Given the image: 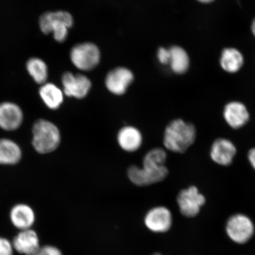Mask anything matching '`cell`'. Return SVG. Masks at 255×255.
Segmentation results:
<instances>
[{
	"label": "cell",
	"instance_id": "obj_9",
	"mask_svg": "<svg viewBox=\"0 0 255 255\" xmlns=\"http://www.w3.org/2000/svg\"><path fill=\"white\" fill-rule=\"evenodd\" d=\"M24 120L23 111L18 105L9 101L0 103V129L15 131L20 128Z\"/></svg>",
	"mask_w": 255,
	"mask_h": 255
},
{
	"label": "cell",
	"instance_id": "obj_14",
	"mask_svg": "<svg viewBox=\"0 0 255 255\" xmlns=\"http://www.w3.org/2000/svg\"><path fill=\"white\" fill-rule=\"evenodd\" d=\"M223 117L232 128L243 127L250 120V113L245 105L239 101H232L225 105Z\"/></svg>",
	"mask_w": 255,
	"mask_h": 255
},
{
	"label": "cell",
	"instance_id": "obj_19",
	"mask_svg": "<svg viewBox=\"0 0 255 255\" xmlns=\"http://www.w3.org/2000/svg\"><path fill=\"white\" fill-rule=\"evenodd\" d=\"M39 94L41 100L49 110H58L63 103L65 95L63 90L52 83L41 85Z\"/></svg>",
	"mask_w": 255,
	"mask_h": 255
},
{
	"label": "cell",
	"instance_id": "obj_5",
	"mask_svg": "<svg viewBox=\"0 0 255 255\" xmlns=\"http://www.w3.org/2000/svg\"><path fill=\"white\" fill-rule=\"evenodd\" d=\"M101 57L98 47L90 42L76 44L70 53L73 65L82 71H90L95 69L100 63Z\"/></svg>",
	"mask_w": 255,
	"mask_h": 255
},
{
	"label": "cell",
	"instance_id": "obj_25",
	"mask_svg": "<svg viewBox=\"0 0 255 255\" xmlns=\"http://www.w3.org/2000/svg\"><path fill=\"white\" fill-rule=\"evenodd\" d=\"M248 157L252 166L255 170V148H252L249 151Z\"/></svg>",
	"mask_w": 255,
	"mask_h": 255
},
{
	"label": "cell",
	"instance_id": "obj_24",
	"mask_svg": "<svg viewBox=\"0 0 255 255\" xmlns=\"http://www.w3.org/2000/svg\"><path fill=\"white\" fill-rule=\"evenodd\" d=\"M157 59L162 65H168L170 63V55L168 49L159 47L157 51Z\"/></svg>",
	"mask_w": 255,
	"mask_h": 255
},
{
	"label": "cell",
	"instance_id": "obj_12",
	"mask_svg": "<svg viewBox=\"0 0 255 255\" xmlns=\"http://www.w3.org/2000/svg\"><path fill=\"white\" fill-rule=\"evenodd\" d=\"M12 244L14 251L23 255H34L41 247L39 236L32 229L19 231Z\"/></svg>",
	"mask_w": 255,
	"mask_h": 255
},
{
	"label": "cell",
	"instance_id": "obj_22",
	"mask_svg": "<svg viewBox=\"0 0 255 255\" xmlns=\"http://www.w3.org/2000/svg\"><path fill=\"white\" fill-rule=\"evenodd\" d=\"M14 248L12 241L8 239L0 237V255H13Z\"/></svg>",
	"mask_w": 255,
	"mask_h": 255
},
{
	"label": "cell",
	"instance_id": "obj_7",
	"mask_svg": "<svg viewBox=\"0 0 255 255\" xmlns=\"http://www.w3.org/2000/svg\"><path fill=\"white\" fill-rule=\"evenodd\" d=\"M177 202L181 214L187 218H193L199 214L206 199L196 187L192 186L180 191Z\"/></svg>",
	"mask_w": 255,
	"mask_h": 255
},
{
	"label": "cell",
	"instance_id": "obj_15",
	"mask_svg": "<svg viewBox=\"0 0 255 255\" xmlns=\"http://www.w3.org/2000/svg\"><path fill=\"white\" fill-rule=\"evenodd\" d=\"M237 154V148L230 140L218 138L213 143L210 157L216 163L224 166L231 164Z\"/></svg>",
	"mask_w": 255,
	"mask_h": 255
},
{
	"label": "cell",
	"instance_id": "obj_20",
	"mask_svg": "<svg viewBox=\"0 0 255 255\" xmlns=\"http://www.w3.org/2000/svg\"><path fill=\"white\" fill-rule=\"evenodd\" d=\"M168 49L170 55L169 65L171 71L177 75H183L189 71L190 59L187 51L179 46H173Z\"/></svg>",
	"mask_w": 255,
	"mask_h": 255
},
{
	"label": "cell",
	"instance_id": "obj_10",
	"mask_svg": "<svg viewBox=\"0 0 255 255\" xmlns=\"http://www.w3.org/2000/svg\"><path fill=\"white\" fill-rule=\"evenodd\" d=\"M134 76L129 69L119 67L108 72L105 84L108 91L116 95H123L132 84Z\"/></svg>",
	"mask_w": 255,
	"mask_h": 255
},
{
	"label": "cell",
	"instance_id": "obj_27",
	"mask_svg": "<svg viewBox=\"0 0 255 255\" xmlns=\"http://www.w3.org/2000/svg\"><path fill=\"white\" fill-rule=\"evenodd\" d=\"M251 30L252 32V34H253L255 39V17L253 19V20L252 21L251 25Z\"/></svg>",
	"mask_w": 255,
	"mask_h": 255
},
{
	"label": "cell",
	"instance_id": "obj_2",
	"mask_svg": "<svg viewBox=\"0 0 255 255\" xmlns=\"http://www.w3.org/2000/svg\"><path fill=\"white\" fill-rule=\"evenodd\" d=\"M31 133L32 146L38 154H50L56 151L61 143L59 127L50 120L40 119L35 121Z\"/></svg>",
	"mask_w": 255,
	"mask_h": 255
},
{
	"label": "cell",
	"instance_id": "obj_23",
	"mask_svg": "<svg viewBox=\"0 0 255 255\" xmlns=\"http://www.w3.org/2000/svg\"><path fill=\"white\" fill-rule=\"evenodd\" d=\"M34 255H63L59 248L52 245H44Z\"/></svg>",
	"mask_w": 255,
	"mask_h": 255
},
{
	"label": "cell",
	"instance_id": "obj_6",
	"mask_svg": "<svg viewBox=\"0 0 255 255\" xmlns=\"http://www.w3.org/2000/svg\"><path fill=\"white\" fill-rule=\"evenodd\" d=\"M254 232L253 221L243 214L232 216L226 225V232L229 237L239 244L247 243L253 237Z\"/></svg>",
	"mask_w": 255,
	"mask_h": 255
},
{
	"label": "cell",
	"instance_id": "obj_28",
	"mask_svg": "<svg viewBox=\"0 0 255 255\" xmlns=\"http://www.w3.org/2000/svg\"><path fill=\"white\" fill-rule=\"evenodd\" d=\"M154 255H162L159 254H154Z\"/></svg>",
	"mask_w": 255,
	"mask_h": 255
},
{
	"label": "cell",
	"instance_id": "obj_3",
	"mask_svg": "<svg viewBox=\"0 0 255 255\" xmlns=\"http://www.w3.org/2000/svg\"><path fill=\"white\" fill-rule=\"evenodd\" d=\"M196 138V129L192 124L182 120L172 121L165 128L163 143L168 150L176 153H184Z\"/></svg>",
	"mask_w": 255,
	"mask_h": 255
},
{
	"label": "cell",
	"instance_id": "obj_11",
	"mask_svg": "<svg viewBox=\"0 0 255 255\" xmlns=\"http://www.w3.org/2000/svg\"><path fill=\"white\" fill-rule=\"evenodd\" d=\"M173 222L171 213L167 207H154L146 213L144 219L146 227L155 233L167 232Z\"/></svg>",
	"mask_w": 255,
	"mask_h": 255
},
{
	"label": "cell",
	"instance_id": "obj_17",
	"mask_svg": "<svg viewBox=\"0 0 255 255\" xmlns=\"http://www.w3.org/2000/svg\"><path fill=\"white\" fill-rule=\"evenodd\" d=\"M22 157L23 150L18 143L10 138H0V165L17 164Z\"/></svg>",
	"mask_w": 255,
	"mask_h": 255
},
{
	"label": "cell",
	"instance_id": "obj_26",
	"mask_svg": "<svg viewBox=\"0 0 255 255\" xmlns=\"http://www.w3.org/2000/svg\"><path fill=\"white\" fill-rule=\"evenodd\" d=\"M196 1L201 3V4H210L216 1V0H196Z\"/></svg>",
	"mask_w": 255,
	"mask_h": 255
},
{
	"label": "cell",
	"instance_id": "obj_18",
	"mask_svg": "<svg viewBox=\"0 0 255 255\" xmlns=\"http://www.w3.org/2000/svg\"><path fill=\"white\" fill-rule=\"evenodd\" d=\"M117 141L121 148L127 152H135L141 147L142 135L138 129L132 126H126L120 130Z\"/></svg>",
	"mask_w": 255,
	"mask_h": 255
},
{
	"label": "cell",
	"instance_id": "obj_4",
	"mask_svg": "<svg viewBox=\"0 0 255 255\" xmlns=\"http://www.w3.org/2000/svg\"><path fill=\"white\" fill-rule=\"evenodd\" d=\"M74 23L71 13L66 11H48L40 17V30L45 34L52 33L55 40L63 43L67 39L69 29Z\"/></svg>",
	"mask_w": 255,
	"mask_h": 255
},
{
	"label": "cell",
	"instance_id": "obj_8",
	"mask_svg": "<svg viewBox=\"0 0 255 255\" xmlns=\"http://www.w3.org/2000/svg\"><path fill=\"white\" fill-rule=\"evenodd\" d=\"M62 84L64 95L78 100L87 97L92 87L91 80L87 76L69 72L62 75Z\"/></svg>",
	"mask_w": 255,
	"mask_h": 255
},
{
	"label": "cell",
	"instance_id": "obj_13",
	"mask_svg": "<svg viewBox=\"0 0 255 255\" xmlns=\"http://www.w3.org/2000/svg\"><path fill=\"white\" fill-rule=\"evenodd\" d=\"M9 220L19 231L32 229L36 221V214L32 207L25 203H17L9 212Z\"/></svg>",
	"mask_w": 255,
	"mask_h": 255
},
{
	"label": "cell",
	"instance_id": "obj_1",
	"mask_svg": "<svg viewBox=\"0 0 255 255\" xmlns=\"http://www.w3.org/2000/svg\"><path fill=\"white\" fill-rule=\"evenodd\" d=\"M167 153L164 149H151L143 159V166L133 165L128 169V177L137 186L145 187L161 182L166 178L168 170L165 166Z\"/></svg>",
	"mask_w": 255,
	"mask_h": 255
},
{
	"label": "cell",
	"instance_id": "obj_21",
	"mask_svg": "<svg viewBox=\"0 0 255 255\" xmlns=\"http://www.w3.org/2000/svg\"><path fill=\"white\" fill-rule=\"evenodd\" d=\"M27 71L37 84L43 85L48 79V67L39 57H31L26 63Z\"/></svg>",
	"mask_w": 255,
	"mask_h": 255
},
{
	"label": "cell",
	"instance_id": "obj_16",
	"mask_svg": "<svg viewBox=\"0 0 255 255\" xmlns=\"http://www.w3.org/2000/svg\"><path fill=\"white\" fill-rule=\"evenodd\" d=\"M245 57L237 48L228 47L223 49L219 58V65L223 71L235 74L243 68Z\"/></svg>",
	"mask_w": 255,
	"mask_h": 255
}]
</instances>
